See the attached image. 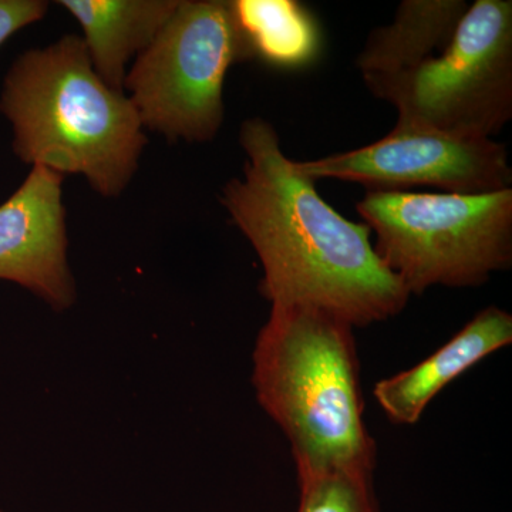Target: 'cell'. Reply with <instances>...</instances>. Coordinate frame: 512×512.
<instances>
[{
	"label": "cell",
	"instance_id": "cell-1",
	"mask_svg": "<svg viewBox=\"0 0 512 512\" xmlns=\"http://www.w3.org/2000/svg\"><path fill=\"white\" fill-rule=\"evenodd\" d=\"M239 144L244 177L229 180L220 201L259 256L272 306L322 309L353 328L399 315L410 293L376 254L370 228L320 197L268 120H245Z\"/></svg>",
	"mask_w": 512,
	"mask_h": 512
},
{
	"label": "cell",
	"instance_id": "cell-2",
	"mask_svg": "<svg viewBox=\"0 0 512 512\" xmlns=\"http://www.w3.org/2000/svg\"><path fill=\"white\" fill-rule=\"evenodd\" d=\"M0 111L23 163L83 175L101 197L123 194L147 146L136 107L94 72L76 35L23 52L3 80Z\"/></svg>",
	"mask_w": 512,
	"mask_h": 512
},
{
	"label": "cell",
	"instance_id": "cell-3",
	"mask_svg": "<svg viewBox=\"0 0 512 512\" xmlns=\"http://www.w3.org/2000/svg\"><path fill=\"white\" fill-rule=\"evenodd\" d=\"M256 399L291 444L298 473L375 470L353 326L309 306H272L252 356Z\"/></svg>",
	"mask_w": 512,
	"mask_h": 512
},
{
	"label": "cell",
	"instance_id": "cell-4",
	"mask_svg": "<svg viewBox=\"0 0 512 512\" xmlns=\"http://www.w3.org/2000/svg\"><path fill=\"white\" fill-rule=\"evenodd\" d=\"M357 212L406 291L473 288L512 264V188L491 194L367 191Z\"/></svg>",
	"mask_w": 512,
	"mask_h": 512
},
{
	"label": "cell",
	"instance_id": "cell-5",
	"mask_svg": "<svg viewBox=\"0 0 512 512\" xmlns=\"http://www.w3.org/2000/svg\"><path fill=\"white\" fill-rule=\"evenodd\" d=\"M252 59L231 0H180L154 42L128 70L141 124L170 143H210L224 123V83Z\"/></svg>",
	"mask_w": 512,
	"mask_h": 512
},
{
	"label": "cell",
	"instance_id": "cell-6",
	"mask_svg": "<svg viewBox=\"0 0 512 512\" xmlns=\"http://www.w3.org/2000/svg\"><path fill=\"white\" fill-rule=\"evenodd\" d=\"M366 86L396 107L397 123L463 138L495 136L512 117L511 0H477L444 52Z\"/></svg>",
	"mask_w": 512,
	"mask_h": 512
},
{
	"label": "cell",
	"instance_id": "cell-7",
	"mask_svg": "<svg viewBox=\"0 0 512 512\" xmlns=\"http://www.w3.org/2000/svg\"><path fill=\"white\" fill-rule=\"evenodd\" d=\"M313 181H352L367 191L439 188L446 194L480 195L510 190L512 170L504 144L463 138L397 123L376 143L298 163Z\"/></svg>",
	"mask_w": 512,
	"mask_h": 512
},
{
	"label": "cell",
	"instance_id": "cell-8",
	"mask_svg": "<svg viewBox=\"0 0 512 512\" xmlns=\"http://www.w3.org/2000/svg\"><path fill=\"white\" fill-rule=\"evenodd\" d=\"M63 180L35 165L0 205V281L28 289L57 312L72 308L77 296L67 262Z\"/></svg>",
	"mask_w": 512,
	"mask_h": 512
},
{
	"label": "cell",
	"instance_id": "cell-9",
	"mask_svg": "<svg viewBox=\"0 0 512 512\" xmlns=\"http://www.w3.org/2000/svg\"><path fill=\"white\" fill-rule=\"evenodd\" d=\"M511 343L512 316L488 306L423 362L380 380L376 402L393 423L413 426L444 387Z\"/></svg>",
	"mask_w": 512,
	"mask_h": 512
},
{
	"label": "cell",
	"instance_id": "cell-10",
	"mask_svg": "<svg viewBox=\"0 0 512 512\" xmlns=\"http://www.w3.org/2000/svg\"><path fill=\"white\" fill-rule=\"evenodd\" d=\"M180 0H60L79 22L94 72L124 92L127 64L140 56L164 28Z\"/></svg>",
	"mask_w": 512,
	"mask_h": 512
},
{
	"label": "cell",
	"instance_id": "cell-11",
	"mask_svg": "<svg viewBox=\"0 0 512 512\" xmlns=\"http://www.w3.org/2000/svg\"><path fill=\"white\" fill-rule=\"evenodd\" d=\"M467 9L464 0H404L392 25L373 30L357 57L365 83L409 72L444 52Z\"/></svg>",
	"mask_w": 512,
	"mask_h": 512
},
{
	"label": "cell",
	"instance_id": "cell-12",
	"mask_svg": "<svg viewBox=\"0 0 512 512\" xmlns=\"http://www.w3.org/2000/svg\"><path fill=\"white\" fill-rule=\"evenodd\" d=\"M252 59L276 69L298 70L316 62L322 33L309 9L295 0H231Z\"/></svg>",
	"mask_w": 512,
	"mask_h": 512
},
{
	"label": "cell",
	"instance_id": "cell-13",
	"mask_svg": "<svg viewBox=\"0 0 512 512\" xmlns=\"http://www.w3.org/2000/svg\"><path fill=\"white\" fill-rule=\"evenodd\" d=\"M298 512H379L373 470L333 468L298 473Z\"/></svg>",
	"mask_w": 512,
	"mask_h": 512
},
{
	"label": "cell",
	"instance_id": "cell-14",
	"mask_svg": "<svg viewBox=\"0 0 512 512\" xmlns=\"http://www.w3.org/2000/svg\"><path fill=\"white\" fill-rule=\"evenodd\" d=\"M49 3L43 0H0V46L19 30L45 18Z\"/></svg>",
	"mask_w": 512,
	"mask_h": 512
},
{
	"label": "cell",
	"instance_id": "cell-15",
	"mask_svg": "<svg viewBox=\"0 0 512 512\" xmlns=\"http://www.w3.org/2000/svg\"><path fill=\"white\" fill-rule=\"evenodd\" d=\"M0 512H6V511L0 510Z\"/></svg>",
	"mask_w": 512,
	"mask_h": 512
}]
</instances>
